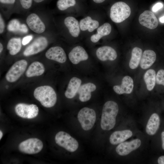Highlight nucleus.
Wrapping results in <instances>:
<instances>
[{
  "mask_svg": "<svg viewBox=\"0 0 164 164\" xmlns=\"http://www.w3.org/2000/svg\"><path fill=\"white\" fill-rule=\"evenodd\" d=\"M19 1L23 8L28 9L31 7L33 0H19Z\"/></svg>",
  "mask_w": 164,
  "mask_h": 164,
  "instance_id": "31",
  "label": "nucleus"
},
{
  "mask_svg": "<svg viewBox=\"0 0 164 164\" xmlns=\"http://www.w3.org/2000/svg\"><path fill=\"white\" fill-rule=\"evenodd\" d=\"M102 37L97 33L93 35L91 37V40L93 43L97 42Z\"/></svg>",
  "mask_w": 164,
  "mask_h": 164,
  "instance_id": "32",
  "label": "nucleus"
},
{
  "mask_svg": "<svg viewBox=\"0 0 164 164\" xmlns=\"http://www.w3.org/2000/svg\"><path fill=\"white\" fill-rule=\"evenodd\" d=\"M33 95L44 107L50 108L53 106L57 100V96L54 89L48 85H44L36 88Z\"/></svg>",
  "mask_w": 164,
  "mask_h": 164,
  "instance_id": "2",
  "label": "nucleus"
},
{
  "mask_svg": "<svg viewBox=\"0 0 164 164\" xmlns=\"http://www.w3.org/2000/svg\"><path fill=\"white\" fill-rule=\"evenodd\" d=\"M26 22L29 28L35 33H41L45 30V24L35 13H31L26 18Z\"/></svg>",
  "mask_w": 164,
  "mask_h": 164,
  "instance_id": "11",
  "label": "nucleus"
},
{
  "mask_svg": "<svg viewBox=\"0 0 164 164\" xmlns=\"http://www.w3.org/2000/svg\"><path fill=\"white\" fill-rule=\"evenodd\" d=\"M156 55L154 51L151 50H146L143 52L140 63V66L143 69H146L154 63Z\"/></svg>",
  "mask_w": 164,
  "mask_h": 164,
  "instance_id": "21",
  "label": "nucleus"
},
{
  "mask_svg": "<svg viewBox=\"0 0 164 164\" xmlns=\"http://www.w3.org/2000/svg\"><path fill=\"white\" fill-rule=\"evenodd\" d=\"M64 23L72 36L77 37L79 35L80 28L78 21L72 16H68L64 20Z\"/></svg>",
  "mask_w": 164,
  "mask_h": 164,
  "instance_id": "19",
  "label": "nucleus"
},
{
  "mask_svg": "<svg viewBox=\"0 0 164 164\" xmlns=\"http://www.w3.org/2000/svg\"><path fill=\"white\" fill-rule=\"evenodd\" d=\"M98 58L101 61L107 60L113 61L117 58V54L115 50L108 46H102L98 48L96 51Z\"/></svg>",
  "mask_w": 164,
  "mask_h": 164,
  "instance_id": "14",
  "label": "nucleus"
},
{
  "mask_svg": "<svg viewBox=\"0 0 164 164\" xmlns=\"http://www.w3.org/2000/svg\"><path fill=\"white\" fill-rule=\"evenodd\" d=\"M96 3H100L103 2L105 0H93Z\"/></svg>",
  "mask_w": 164,
  "mask_h": 164,
  "instance_id": "39",
  "label": "nucleus"
},
{
  "mask_svg": "<svg viewBox=\"0 0 164 164\" xmlns=\"http://www.w3.org/2000/svg\"><path fill=\"white\" fill-rule=\"evenodd\" d=\"M158 162L159 164H164V155L160 156L159 158Z\"/></svg>",
  "mask_w": 164,
  "mask_h": 164,
  "instance_id": "37",
  "label": "nucleus"
},
{
  "mask_svg": "<svg viewBox=\"0 0 164 164\" xmlns=\"http://www.w3.org/2000/svg\"><path fill=\"white\" fill-rule=\"evenodd\" d=\"M81 82V80L77 77L72 78L69 81L65 92V97L69 99L74 97L78 92Z\"/></svg>",
  "mask_w": 164,
  "mask_h": 164,
  "instance_id": "20",
  "label": "nucleus"
},
{
  "mask_svg": "<svg viewBox=\"0 0 164 164\" xmlns=\"http://www.w3.org/2000/svg\"><path fill=\"white\" fill-rule=\"evenodd\" d=\"M43 65L39 61L32 62L26 71V75L28 77L38 76L42 75L45 71Z\"/></svg>",
  "mask_w": 164,
  "mask_h": 164,
  "instance_id": "22",
  "label": "nucleus"
},
{
  "mask_svg": "<svg viewBox=\"0 0 164 164\" xmlns=\"http://www.w3.org/2000/svg\"><path fill=\"white\" fill-rule=\"evenodd\" d=\"M138 20L142 25L150 29H155L158 25V20L155 15L149 10H145L141 14Z\"/></svg>",
  "mask_w": 164,
  "mask_h": 164,
  "instance_id": "10",
  "label": "nucleus"
},
{
  "mask_svg": "<svg viewBox=\"0 0 164 164\" xmlns=\"http://www.w3.org/2000/svg\"><path fill=\"white\" fill-rule=\"evenodd\" d=\"M77 118L82 128L85 131H88L91 129L95 123L96 113L92 109L84 107L79 112Z\"/></svg>",
  "mask_w": 164,
  "mask_h": 164,
  "instance_id": "4",
  "label": "nucleus"
},
{
  "mask_svg": "<svg viewBox=\"0 0 164 164\" xmlns=\"http://www.w3.org/2000/svg\"><path fill=\"white\" fill-rule=\"evenodd\" d=\"M43 147L42 141L36 138H29L23 141L18 146L20 152L29 154L39 153L42 150Z\"/></svg>",
  "mask_w": 164,
  "mask_h": 164,
  "instance_id": "6",
  "label": "nucleus"
},
{
  "mask_svg": "<svg viewBox=\"0 0 164 164\" xmlns=\"http://www.w3.org/2000/svg\"><path fill=\"white\" fill-rule=\"evenodd\" d=\"M141 143V140L138 139H135L129 142H123L117 146L116 151L120 155H126L139 148Z\"/></svg>",
  "mask_w": 164,
  "mask_h": 164,
  "instance_id": "12",
  "label": "nucleus"
},
{
  "mask_svg": "<svg viewBox=\"0 0 164 164\" xmlns=\"http://www.w3.org/2000/svg\"><path fill=\"white\" fill-rule=\"evenodd\" d=\"M15 111L19 116L24 118L32 119L38 114L39 108L33 104H27L24 103L17 104L15 108Z\"/></svg>",
  "mask_w": 164,
  "mask_h": 164,
  "instance_id": "8",
  "label": "nucleus"
},
{
  "mask_svg": "<svg viewBox=\"0 0 164 164\" xmlns=\"http://www.w3.org/2000/svg\"><path fill=\"white\" fill-rule=\"evenodd\" d=\"M159 21L161 23H164V15L160 18Z\"/></svg>",
  "mask_w": 164,
  "mask_h": 164,
  "instance_id": "41",
  "label": "nucleus"
},
{
  "mask_svg": "<svg viewBox=\"0 0 164 164\" xmlns=\"http://www.w3.org/2000/svg\"><path fill=\"white\" fill-rule=\"evenodd\" d=\"M161 138L162 142V149L164 150V132L162 133Z\"/></svg>",
  "mask_w": 164,
  "mask_h": 164,
  "instance_id": "38",
  "label": "nucleus"
},
{
  "mask_svg": "<svg viewBox=\"0 0 164 164\" xmlns=\"http://www.w3.org/2000/svg\"><path fill=\"white\" fill-rule=\"evenodd\" d=\"M46 57L60 63H63L67 60V56L64 50L59 46L50 48L45 53Z\"/></svg>",
  "mask_w": 164,
  "mask_h": 164,
  "instance_id": "13",
  "label": "nucleus"
},
{
  "mask_svg": "<svg viewBox=\"0 0 164 164\" xmlns=\"http://www.w3.org/2000/svg\"><path fill=\"white\" fill-rule=\"evenodd\" d=\"M96 86L89 82L81 85L78 91L80 100L82 102L89 101L91 97V92L95 91Z\"/></svg>",
  "mask_w": 164,
  "mask_h": 164,
  "instance_id": "17",
  "label": "nucleus"
},
{
  "mask_svg": "<svg viewBox=\"0 0 164 164\" xmlns=\"http://www.w3.org/2000/svg\"><path fill=\"white\" fill-rule=\"evenodd\" d=\"M32 36L31 35H29L24 37L22 41V44L25 45L29 43L32 39Z\"/></svg>",
  "mask_w": 164,
  "mask_h": 164,
  "instance_id": "34",
  "label": "nucleus"
},
{
  "mask_svg": "<svg viewBox=\"0 0 164 164\" xmlns=\"http://www.w3.org/2000/svg\"><path fill=\"white\" fill-rule=\"evenodd\" d=\"M27 64V62L25 60L15 62L7 73L5 77L6 80L11 83L17 81L25 71Z\"/></svg>",
  "mask_w": 164,
  "mask_h": 164,
  "instance_id": "7",
  "label": "nucleus"
},
{
  "mask_svg": "<svg viewBox=\"0 0 164 164\" xmlns=\"http://www.w3.org/2000/svg\"><path fill=\"white\" fill-rule=\"evenodd\" d=\"M163 6L162 3L160 2H158L155 4L152 7V10L154 12H156L159 10L161 9Z\"/></svg>",
  "mask_w": 164,
  "mask_h": 164,
  "instance_id": "33",
  "label": "nucleus"
},
{
  "mask_svg": "<svg viewBox=\"0 0 164 164\" xmlns=\"http://www.w3.org/2000/svg\"><path fill=\"white\" fill-rule=\"evenodd\" d=\"M133 87V79L130 76H126L123 78L121 85H115L113 88L114 91L118 94H129L132 92Z\"/></svg>",
  "mask_w": 164,
  "mask_h": 164,
  "instance_id": "16",
  "label": "nucleus"
},
{
  "mask_svg": "<svg viewBox=\"0 0 164 164\" xmlns=\"http://www.w3.org/2000/svg\"><path fill=\"white\" fill-rule=\"evenodd\" d=\"M131 13L130 8L127 4L123 2H118L111 6L110 17L114 22L119 23L128 18Z\"/></svg>",
  "mask_w": 164,
  "mask_h": 164,
  "instance_id": "3",
  "label": "nucleus"
},
{
  "mask_svg": "<svg viewBox=\"0 0 164 164\" xmlns=\"http://www.w3.org/2000/svg\"><path fill=\"white\" fill-rule=\"evenodd\" d=\"M156 82L158 84L164 86V70L160 69L158 71L156 75Z\"/></svg>",
  "mask_w": 164,
  "mask_h": 164,
  "instance_id": "30",
  "label": "nucleus"
},
{
  "mask_svg": "<svg viewBox=\"0 0 164 164\" xmlns=\"http://www.w3.org/2000/svg\"><path fill=\"white\" fill-rule=\"evenodd\" d=\"M55 140L56 144L70 152L76 151L79 146L78 143L75 139L63 131L58 132L55 136Z\"/></svg>",
  "mask_w": 164,
  "mask_h": 164,
  "instance_id": "5",
  "label": "nucleus"
},
{
  "mask_svg": "<svg viewBox=\"0 0 164 164\" xmlns=\"http://www.w3.org/2000/svg\"><path fill=\"white\" fill-rule=\"evenodd\" d=\"M5 28V24L4 20L1 14H0V33L2 34L4 32Z\"/></svg>",
  "mask_w": 164,
  "mask_h": 164,
  "instance_id": "35",
  "label": "nucleus"
},
{
  "mask_svg": "<svg viewBox=\"0 0 164 164\" xmlns=\"http://www.w3.org/2000/svg\"><path fill=\"white\" fill-rule=\"evenodd\" d=\"M3 46L2 44L0 43V53H1L2 51H3Z\"/></svg>",
  "mask_w": 164,
  "mask_h": 164,
  "instance_id": "40",
  "label": "nucleus"
},
{
  "mask_svg": "<svg viewBox=\"0 0 164 164\" xmlns=\"http://www.w3.org/2000/svg\"><path fill=\"white\" fill-rule=\"evenodd\" d=\"M79 25L81 30L85 31L87 30L91 32L98 28L99 22L97 20L92 19L91 17L87 16L80 21Z\"/></svg>",
  "mask_w": 164,
  "mask_h": 164,
  "instance_id": "24",
  "label": "nucleus"
},
{
  "mask_svg": "<svg viewBox=\"0 0 164 164\" xmlns=\"http://www.w3.org/2000/svg\"><path fill=\"white\" fill-rule=\"evenodd\" d=\"M68 57L71 63L77 64L81 61L87 60L88 56L82 47L78 46L72 49L68 54Z\"/></svg>",
  "mask_w": 164,
  "mask_h": 164,
  "instance_id": "15",
  "label": "nucleus"
},
{
  "mask_svg": "<svg viewBox=\"0 0 164 164\" xmlns=\"http://www.w3.org/2000/svg\"><path fill=\"white\" fill-rule=\"evenodd\" d=\"M48 45V41L46 37H38L25 49L23 54L28 56L36 54L45 50Z\"/></svg>",
  "mask_w": 164,
  "mask_h": 164,
  "instance_id": "9",
  "label": "nucleus"
},
{
  "mask_svg": "<svg viewBox=\"0 0 164 164\" xmlns=\"http://www.w3.org/2000/svg\"><path fill=\"white\" fill-rule=\"evenodd\" d=\"M3 134L2 131L0 130V139L1 140L3 136Z\"/></svg>",
  "mask_w": 164,
  "mask_h": 164,
  "instance_id": "43",
  "label": "nucleus"
},
{
  "mask_svg": "<svg viewBox=\"0 0 164 164\" xmlns=\"http://www.w3.org/2000/svg\"><path fill=\"white\" fill-rule=\"evenodd\" d=\"M22 47L21 40L19 38H12L8 41L7 49L10 54L15 55L18 53Z\"/></svg>",
  "mask_w": 164,
  "mask_h": 164,
  "instance_id": "27",
  "label": "nucleus"
},
{
  "mask_svg": "<svg viewBox=\"0 0 164 164\" xmlns=\"http://www.w3.org/2000/svg\"><path fill=\"white\" fill-rule=\"evenodd\" d=\"M156 74L154 70H147L144 74V79L148 90L152 91L154 88L156 82Z\"/></svg>",
  "mask_w": 164,
  "mask_h": 164,
  "instance_id": "26",
  "label": "nucleus"
},
{
  "mask_svg": "<svg viewBox=\"0 0 164 164\" xmlns=\"http://www.w3.org/2000/svg\"><path fill=\"white\" fill-rule=\"evenodd\" d=\"M16 0H0L1 4L6 5H12L14 4Z\"/></svg>",
  "mask_w": 164,
  "mask_h": 164,
  "instance_id": "36",
  "label": "nucleus"
},
{
  "mask_svg": "<svg viewBox=\"0 0 164 164\" xmlns=\"http://www.w3.org/2000/svg\"><path fill=\"white\" fill-rule=\"evenodd\" d=\"M142 55V50L139 48L135 47L132 50V56L129 63L130 68L134 69L139 64Z\"/></svg>",
  "mask_w": 164,
  "mask_h": 164,
  "instance_id": "25",
  "label": "nucleus"
},
{
  "mask_svg": "<svg viewBox=\"0 0 164 164\" xmlns=\"http://www.w3.org/2000/svg\"><path fill=\"white\" fill-rule=\"evenodd\" d=\"M111 30V25L108 23H105L98 27L97 29V33L102 38L109 34Z\"/></svg>",
  "mask_w": 164,
  "mask_h": 164,
  "instance_id": "29",
  "label": "nucleus"
},
{
  "mask_svg": "<svg viewBox=\"0 0 164 164\" xmlns=\"http://www.w3.org/2000/svg\"><path fill=\"white\" fill-rule=\"evenodd\" d=\"M118 111V107L115 102L108 101L104 104L101 121V126L103 130H110L114 128Z\"/></svg>",
  "mask_w": 164,
  "mask_h": 164,
  "instance_id": "1",
  "label": "nucleus"
},
{
  "mask_svg": "<svg viewBox=\"0 0 164 164\" xmlns=\"http://www.w3.org/2000/svg\"><path fill=\"white\" fill-rule=\"evenodd\" d=\"M76 4V0H58L56 3V6L59 10L64 11L70 7L74 6Z\"/></svg>",
  "mask_w": 164,
  "mask_h": 164,
  "instance_id": "28",
  "label": "nucleus"
},
{
  "mask_svg": "<svg viewBox=\"0 0 164 164\" xmlns=\"http://www.w3.org/2000/svg\"><path fill=\"white\" fill-rule=\"evenodd\" d=\"M160 123V120L159 115L155 113L152 114L146 125V133L151 135H154L159 128Z\"/></svg>",
  "mask_w": 164,
  "mask_h": 164,
  "instance_id": "23",
  "label": "nucleus"
},
{
  "mask_svg": "<svg viewBox=\"0 0 164 164\" xmlns=\"http://www.w3.org/2000/svg\"><path fill=\"white\" fill-rule=\"evenodd\" d=\"M45 0H33V1L36 3H40L43 2Z\"/></svg>",
  "mask_w": 164,
  "mask_h": 164,
  "instance_id": "42",
  "label": "nucleus"
},
{
  "mask_svg": "<svg viewBox=\"0 0 164 164\" xmlns=\"http://www.w3.org/2000/svg\"><path fill=\"white\" fill-rule=\"evenodd\" d=\"M132 135V132L129 130L116 131L111 135L109 141L113 145H116L123 142Z\"/></svg>",
  "mask_w": 164,
  "mask_h": 164,
  "instance_id": "18",
  "label": "nucleus"
}]
</instances>
